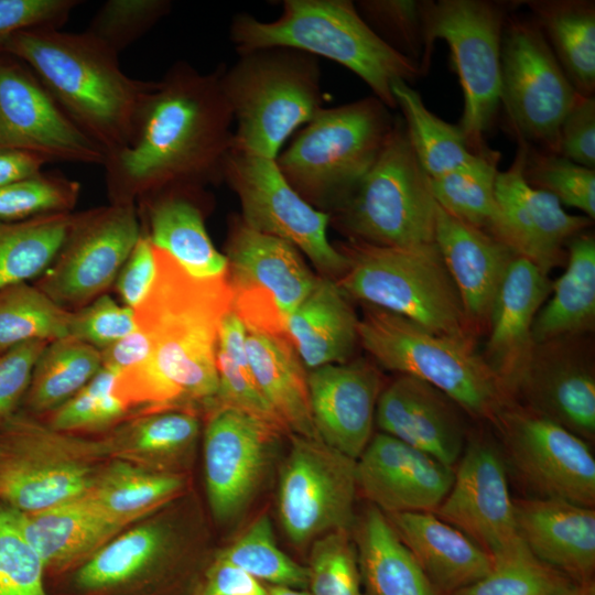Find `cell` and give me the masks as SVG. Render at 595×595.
<instances>
[{
	"label": "cell",
	"instance_id": "cell-16",
	"mask_svg": "<svg viewBox=\"0 0 595 595\" xmlns=\"http://www.w3.org/2000/svg\"><path fill=\"white\" fill-rule=\"evenodd\" d=\"M142 234L136 204L77 213L57 257L36 286L68 310L95 300L116 279Z\"/></svg>",
	"mask_w": 595,
	"mask_h": 595
},
{
	"label": "cell",
	"instance_id": "cell-19",
	"mask_svg": "<svg viewBox=\"0 0 595 595\" xmlns=\"http://www.w3.org/2000/svg\"><path fill=\"white\" fill-rule=\"evenodd\" d=\"M204 433V469L216 520L236 519L257 493L282 430L244 410L216 405Z\"/></svg>",
	"mask_w": 595,
	"mask_h": 595
},
{
	"label": "cell",
	"instance_id": "cell-54",
	"mask_svg": "<svg viewBox=\"0 0 595 595\" xmlns=\"http://www.w3.org/2000/svg\"><path fill=\"white\" fill-rule=\"evenodd\" d=\"M136 329L134 311L104 294L73 312L69 337L101 350Z\"/></svg>",
	"mask_w": 595,
	"mask_h": 595
},
{
	"label": "cell",
	"instance_id": "cell-55",
	"mask_svg": "<svg viewBox=\"0 0 595 595\" xmlns=\"http://www.w3.org/2000/svg\"><path fill=\"white\" fill-rule=\"evenodd\" d=\"M77 0H0V54L18 32L32 28H61Z\"/></svg>",
	"mask_w": 595,
	"mask_h": 595
},
{
	"label": "cell",
	"instance_id": "cell-21",
	"mask_svg": "<svg viewBox=\"0 0 595 595\" xmlns=\"http://www.w3.org/2000/svg\"><path fill=\"white\" fill-rule=\"evenodd\" d=\"M517 142L511 165L496 176L499 217L494 237L548 274L565 258L569 240L586 230L592 219L569 214L553 195L527 183L522 171L528 143Z\"/></svg>",
	"mask_w": 595,
	"mask_h": 595
},
{
	"label": "cell",
	"instance_id": "cell-28",
	"mask_svg": "<svg viewBox=\"0 0 595 595\" xmlns=\"http://www.w3.org/2000/svg\"><path fill=\"white\" fill-rule=\"evenodd\" d=\"M520 538L542 562L574 582L592 581L595 570V510L552 498L513 500Z\"/></svg>",
	"mask_w": 595,
	"mask_h": 595
},
{
	"label": "cell",
	"instance_id": "cell-18",
	"mask_svg": "<svg viewBox=\"0 0 595 595\" xmlns=\"http://www.w3.org/2000/svg\"><path fill=\"white\" fill-rule=\"evenodd\" d=\"M0 149L36 154L47 162L104 165L106 152L62 110L21 61L0 54Z\"/></svg>",
	"mask_w": 595,
	"mask_h": 595
},
{
	"label": "cell",
	"instance_id": "cell-9",
	"mask_svg": "<svg viewBox=\"0 0 595 595\" xmlns=\"http://www.w3.org/2000/svg\"><path fill=\"white\" fill-rule=\"evenodd\" d=\"M436 208L430 177L397 117L371 167L329 217L350 240L407 247L434 242Z\"/></svg>",
	"mask_w": 595,
	"mask_h": 595
},
{
	"label": "cell",
	"instance_id": "cell-50",
	"mask_svg": "<svg viewBox=\"0 0 595 595\" xmlns=\"http://www.w3.org/2000/svg\"><path fill=\"white\" fill-rule=\"evenodd\" d=\"M307 572L312 595H363L357 550L349 530L333 531L316 539Z\"/></svg>",
	"mask_w": 595,
	"mask_h": 595
},
{
	"label": "cell",
	"instance_id": "cell-32",
	"mask_svg": "<svg viewBox=\"0 0 595 595\" xmlns=\"http://www.w3.org/2000/svg\"><path fill=\"white\" fill-rule=\"evenodd\" d=\"M358 323L337 281L318 277L309 296L286 318V336L304 367L344 364L354 353Z\"/></svg>",
	"mask_w": 595,
	"mask_h": 595
},
{
	"label": "cell",
	"instance_id": "cell-27",
	"mask_svg": "<svg viewBox=\"0 0 595 595\" xmlns=\"http://www.w3.org/2000/svg\"><path fill=\"white\" fill-rule=\"evenodd\" d=\"M516 393L526 400V408L585 441L594 439L595 377L573 351L555 348L554 342L536 345Z\"/></svg>",
	"mask_w": 595,
	"mask_h": 595
},
{
	"label": "cell",
	"instance_id": "cell-42",
	"mask_svg": "<svg viewBox=\"0 0 595 595\" xmlns=\"http://www.w3.org/2000/svg\"><path fill=\"white\" fill-rule=\"evenodd\" d=\"M100 350L73 337L50 342L34 366L25 404L34 412L55 410L101 368Z\"/></svg>",
	"mask_w": 595,
	"mask_h": 595
},
{
	"label": "cell",
	"instance_id": "cell-20",
	"mask_svg": "<svg viewBox=\"0 0 595 595\" xmlns=\"http://www.w3.org/2000/svg\"><path fill=\"white\" fill-rule=\"evenodd\" d=\"M457 464L452 487L433 513L494 558L521 541L505 462L491 443L473 439Z\"/></svg>",
	"mask_w": 595,
	"mask_h": 595
},
{
	"label": "cell",
	"instance_id": "cell-62",
	"mask_svg": "<svg viewBox=\"0 0 595 595\" xmlns=\"http://www.w3.org/2000/svg\"><path fill=\"white\" fill-rule=\"evenodd\" d=\"M563 595H595V584L592 581L575 583Z\"/></svg>",
	"mask_w": 595,
	"mask_h": 595
},
{
	"label": "cell",
	"instance_id": "cell-44",
	"mask_svg": "<svg viewBox=\"0 0 595 595\" xmlns=\"http://www.w3.org/2000/svg\"><path fill=\"white\" fill-rule=\"evenodd\" d=\"M499 153L493 151L479 163L430 178L437 205L455 218L494 236L498 224L495 183Z\"/></svg>",
	"mask_w": 595,
	"mask_h": 595
},
{
	"label": "cell",
	"instance_id": "cell-34",
	"mask_svg": "<svg viewBox=\"0 0 595 595\" xmlns=\"http://www.w3.org/2000/svg\"><path fill=\"white\" fill-rule=\"evenodd\" d=\"M163 534L141 526L112 538L73 572L75 595H144L162 552Z\"/></svg>",
	"mask_w": 595,
	"mask_h": 595
},
{
	"label": "cell",
	"instance_id": "cell-5",
	"mask_svg": "<svg viewBox=\"0 0 595 595\" xmlns=\"http://www.w3.org/2000/svg\"><path fill=\"white\" fill-rule=\"evenodd\" d=\"M220 65V85L232 113V148L275 159L285 141L323 108L318 58L288 47L238 54Z\"/></svg>",
	"mask_w": 595,
	"mask_h": 595
},
{
	"label": "cell",
	"instance_id": "cell-15",
	"mask_svg": "<svg viewBox=\"0 0 595 595\" xmlns=\"http://www.w3.org/2000/svg\"><path fill=\"white\" fill-rule=\"evenodd\" d=\"M281 470L278 512L288 538L298 545L314 542L354 522L356 459L320 439L290 434Z\"/></svg>",
	"mask_w": 595,
	"mask_h": 595
},
{
	"label": "cell",
	"instance_id": "cell-22",
	"mask_svg": "<svg viewBox=\"0 0 595 595\" xmlns=\"http://www.w3.org/2000/svg\"><path fill=\"white\" fill-rule=\"evenodd\" d=\"M357 490L385 515L434 512L454 468L391 435L375 434L356 459Z\"/></svg>",
	"mask_w": 595,
	"mask_h": 595
},
{
	"label": "cell",
	"instance_id": "cell-36",
	"mask_svg": "<svg viewBox=\"0 0 595 595\" xmlns=\"http://www.w3.org/2000/svg\"><path fill=\"white\" fill-rule=\"evenodd\" d=\"M355 545L370 595H439L387 516L375 506L359 520Z\"/></svg>",
	"mask_w": 595,
	"mask_h": 595
},
{
	"label": "cell",
	"instance_id": "cell-56",
	"mask_svg": "<svg viewBox=\"0 0 595 595\" xmlns=\"http://www.w3.org/2000/svg\"><path fill=\"white\" fill-rule=\"evenodd\" d=\"M47 344L44 340L26 342L0 356V428L17 413L36 360Z\"/></svg>",
	"mask_w": 595,
	"mask_h": 595
},
{
	"label": "cell",
	"instance_id": "cell-60",
	"mask_svg": "<svg viewBox=\"0 0 595 595\" xmlns=\"http://www.w3.org/2000/svg\"><path fill=\"white\" fill-rule=\"evenodd\" d=\"M151 351L149 336L141 328L100 350L102 366L123 371L142 364Z\"/></svg>",
	"mask_w": 595,
	"mask_h": 595
},
{
	"label": "cell",
	"instance_id": "cell-7",
	"mask_svg": "<svg viewBox=\"0 0 595 595\" xmlns=\"http://www.w3.org/2000/svg\"><path fill=\"white\" fill-rule=\"evenodd\" d=\"M393 122L374 96L323 107L294 133L277 165L307 203L329 214L371 167Z\"/></svg>",
	"mask_w": 595,
	"mask_h": 595
},
{
	"label": "cell",
	"instance_id": "cell-26",
	"mask_svg": "<svg viewBox=\"0 0 595 595\" xmlns=\"http://www.w3.org/2000/svg\"><path fill=\"white\" fill-rule=\"evenodd\" d=\"M434 242L472 326L488 323L499 288L518 256L493 235L455 218L439 205Z\"/></svg>",
	"mask_w": 595,
	"mask_h": 595
},
{
	"label": "cell",
	"instance_id": "cell-14",
	"mask_svg": "<svg viewBox=\"0 0 595 595\" xmlns=\"http://www.w3.org/2000/svg\"><path fill=\"white\" fill-rule=\"evenodd\" d=\"M237 194L242 221L303 252L324 277H342L347 257L327 237L328 213L307 203L285 180L275 159L231 148L223 173Z\"/></svg>",
	"mask_w": 595,
	"mask_h": 595
},
{
	"label": "cell",
	"instance_id": "cell-8",
	"mask_svg": "<svg viewBox=\"0 0 595 595\" xmlns=\"http://www.w3.org/2000/svg\"><path fill=\"white\" fill-rule=\"evenodd\" d=\"M338 249L348 267L337 283L348 298L472 339L474 327L435 242L385 247L350 240Z\"/></svg>",
	"mask_w": 595,
	"mask_h": 595
},
{
	"label": "cell",
	"instance_id": "cell-59",
	"mask_svg": "<svg viewBox=\"0 0 595 595\" xmlns=\"http://www.w3.org/2000/svg\"><path fill=\"white\" fill-rule=\"evenodd\" d=\"M198 595H269V592L247 572L217 558Z\"/></svg>",
	"mask_w": 595,
	"mask_h": 595
},
{
	"label": "cell",
	"instance_id": "cell-35",
	"mask_svg": "<svg viewBox=\"0 0 595 595\" xmlns=\"http://www.w3.org/2000/svg\"><path fill=\"white\" fill-rule=\"evenodd\" d=\"M566 268L532 324L536 345L593 329L595 322V238L586 230L566 245Z\"/></svg>",
	"mask_w": 595,
	"mask_h": 595
},
{
	"label": "cell",
	"instance_id": "cell-31",
	"mask_svg": "<svg viewBox=\"0 0 595 595\" xmlns=\"http://www.w3.org/2000/svg\"><path fill=\"white\" fill-rule=\"evenodd\" d=\"M386 516L439 595H452L490 572L491 558L433 512Z\"/></svg>",
	"mask_w": 595,
	"mask_h": 595
},
{
	"label": "cell",
	"instance_id": "cell-48",
	"mask_svg": "<svg viewBox=\"0 0 595 595\" xmlns=\"http://www.w3.org/2000/svg\"><path fill=\"white\" fill-rule=\"evenodd\" d=\"M424 0H359L356 9L391 48L418 63L425 54Z\"/></svg>",
	"mask_w": 595,
	"mask_h": 595
},
{
	"label": "cell",
	"instance_id": "cell-11",
	"mask_svg": "<svg viewBox=\"0 0 595 595\" xmlns=\"http://www.w3.org/2000/svg\"><path fill=\"white\" fill-rule=\"evenodd\" d=\"M509 7L488 0H424L423 4L422 73L425 75L430 67L435 41L444 40L464 96L458 126L479 153L489 151L484 137L500 106V46Z\"/></svg>",
	"mask_w": 595,
	"mask_h": 595
},
{
	"label": "cell",
	"instance_id": "cell-10",
	"mask_svg": "<svg viewBox=\"0 0 595 595\" xmlns=\"http://www.w3.org/2000/svg\"><path fill=\"white\" fill-rule=\"evenodd\" d=\"M109 456L86 440L15 413L0 428V502L35 512L85 496Z\"/></svg>",
	"mask_w": 595,
	"mask_h": 595
},
{
	"label": "cell",
	"instance_id": "cell-2",
	"mask_svg": "<svg viewBox=\"0 0 595 595\" xmlns=\"http://www.w3.org/2000/svg\"><path fill=\"white\" fill-rule=\"evenodd\" d=\"M153 248L155 278L133 310L151 351L142 364L118 374L113 391L128 410L192 411L199 404L213 409L218 392V327L232 303L226 273L195 278L167 252Z\"/></svg>",
	"mask_w": 595,
	"mask_h": 595
},
{
	"label": "cell",
	"instance_id": "cell-24",
	"mask_svg": "<svg viewBox=\"0 0 595 595\" xmlns=\"http://www.w3.org/2000/svg\"><path fill=\"white\" fill-rule=\"evenodd\" d=\"M459 410L452 399L433 386L400 375L380 392L375 421L382 433L454 468L466 437Z\"/></svg>",
	"mask_w": 595,
	"mask_h": 595
},
{
	"label": "cell",
	"instance_id": "cell-57",
	"mask_svg": "<svg viewBox=\"0 0 595 595\" xmlns=\"http://www.w3.org/2000/svg\"><path fill=\"white\" fill-rule=\"evenodd\" d=\"M559 154L595 170V98L578 95L564 117L559 134Z\"/></svg>",
	"mask_w": 595,
	"mask_h": 595
},
{
	"label": "cell",
	"instance_id": "cell-17",
	"mask_svg": "<svg viewBox=\"0 0 595 595\" xmlns=\"http://www.w3.org/2000/svg\"><path fill=\"white\" fill-rule=\"evenodd\" d=\"M494 424L520 478L539 497L592 507L595 458L585 440L526 407L509 404Z\"/></svg>",
	"mask_w": 595,
	"mask_h": 595
},
{
	"label": "cell",
	"instance_id": "cell-1",
	"mask_svg": "<svg viewBox=\"0 0 595 595\" xmlns=\"http://www.w3.org/2000/svg\"><path fill=\"white\" fill-rule=\"evenodd\" d=\"M232 125L220 66L202 73L174 63L144 96L130 142L106 158L110 203L137 204L171 188L223 181Z\"/></svg>",
	"mask_w": 595,
	"mask_h": 595
},
{
	"label": "cell",
	"instance_id": "cell-41",
	"mask_svg": "<svg viewBox=\"0 0 595 595\" xmlns=\"http://www.w3.org/2000/svg\"><path fill=\"white\" fill-rule=\"evenodd\" d=\"M77 213L0 220V290L41 277L61 251Z\"/></svg>",
	"mask_w": 595,
	"mask_h": 595
},
{
	"label": "cell",
	"instance_id": "cell-46",
	"mask_svg": "<svg viewBox=\"0 0 595 595\" xmlns=\"http://www.w3.org/2000/svg\"><path fill=\"white\" fill-rule=\"evenodd\" d=\"M218 558L258 581L294 588L307 586V567L298 564L277 545L267 515L252 522Z\"/></svg>",
	"mask_w": 595,
	"mask_h": 595
},
{
	"label": "cell",
	"instance_id": "cell-47",
	"mask_svg": "<svg viewBox=\"0 0 595 595\" xmlns=\"http://www.w3.org/2000/svg\"><path fill=\"white\" fill-rule=\"evenodd\" d=\"M522 173L529 185L550 193L562 206L595 218V170L528 144Z\"/></svg>",
	"mask_w": 595,
	"mask_h": 595
},
{
	"label": "cell",
	"instance_id": "cell-37",
	"mask_svg": "<svg viewBox=\"0 0 595 595\" xmlns=\"http://www.w3.org/2000/svg\"><path fill=\"white\" fill-rule=\"evenodd\" d=\"M526 6L577 94L595 93V2L529 0Z\"/></svg>",
	"mask_w": 595,
	"mask_h": 595
},
{
	"label": "cell",
	"instance_id": "cell-25",
	"mask_svg": "<svg viewBox=\"0 0 595 595\" xmlns=\"http://www.w3.org/2000/svg\"><path fill=\"white\" fill-rule=\"evenodd\" d=\"M552 283L531 261L516 257L493 304L483 357L511 397L532 357V324Z\"/></svg>",
	"mask_w": 595,
	"mask_h": 595
},
{
	"label": "cell",
	"instance_id": "cell-3",
	"mask_svg": "<svg viewBox=\"0 0 595 595\" xmlns=\"http://www.w3.org/2000/svg\"><path fill=\"white\" fill-rule=\"evenodd\" d=\"M40 26L15 33L4 45L40 79L66 116L106 154L131 140L151 80L129 77L119 55L84 32Z\"/></svg>",
	"mask_w": 595,
	"mask_h": 595
},
{
	"label": "cell",
	"instance_id": "cell-6",
	"mask_svg": "<svg viewBox=\"0 0 595 595\" xmlns=\"http://www.w3.org/2000/svg\"><path fill=\"white\" fill-rule=\"evenodd\" d=\"M358 338L380 366L425 381L475 418L494 423L511 404L470 338L439 334L370 305L359 320Z\"/></svg>",
	"mask_w": 595,
	"mask_h": 595
},
{
	"label": "cell",
	"instance_id": "cell-13",
	"mask_svg": "<svg viewBox=\"0 0 595 595\" xmlns=\"http://www.w3.org/2000/svg\"><path fill=\"white\" fill-rule=\"evenodd\" d=\"M225 256L231 307L246 328L286 335V318L318 278L300 251L283 239L248 227L238 216L230 223Z\"/></svg>",
	"mask_w": 595,
	"mask_h": 595
},
{
	"label": "cell",
	"instance_id": "cell-40",
	"mask_svg": "<svg viewBox=\"0 0 595 595\" xmlns=\"http://www.w3.org/2000/svg\"><path fill=\"white\" fill-rule=\"evenodd\" d=\"M199 420L190 410L150 412L104 439L108 455L139 466L164 465L194 445Z\"/></svg>",
	"mask_w": 595,
	"mask_h": 595
},
{
	"label": "cell",
	"instance_id": "cell-51",
	"mask_svg": "<svg viewBox=\"0 0 595 595\" xmlns=\"http://www.w3.org/2000/svg\"><path fill=\"white\" fill-rule=\"evenodd\" d=\"M118 374L101 366L86 386L54 410L48 425L67 433L100 429L119 421L129 410L113 391Z\"/></svg>",
	"mask_w": 595,
	"mask_h": 595
},
{
	"label": "cell",
	"instance_id": "cell-43",
	"mask_svg": "<svg viewBox=\"0 0 595 595\" xmlns=\"http://www.w3.org/2000/svg\"><path fill=\"white\" fill-rule=\"evenodd\" d=\"M72 314L29 282L0 290V356L26 342L69 337Z\"/></svg>",
	"mask_w": 595,
	"mask_h": 595
},
{
	"label": "cell",
	"instance_id": "cell-53",
	"mask_svg": "<svg viewBox=\"0 0 595 595\" xmlns=\"http://www.w3.org/2000/svg\"><path fill=\"white\" fill-rule=\"evenodd\" d=\"M171 9L169 0H108L97 11L86 32L119 55Z\"/></svg>",
	"mask_w": 595,
	"mask_h": 595
},
{
	"label": "cell",
	"instance_id": "cell-39",
	"mask_svg": "<svg viewBox=\"0 0 595 595\" xmlns=\"http://www.w3.org/2000/svg\"><path fill=\"white\" fill-rule=\"evenodd\" d=\"M180 476L113 459L101 466L85 497L123 528L174 498Z\"/></svg>",
	"mask_w": 595,
	"mask_h": 595
},
{
	"label": "cell",
	"instance_id": "cell-12",
	"mask_svg": "<svg viewBox=\"0 0 595 595\" xmlns=\"http://www.w3.org/2000/svg\"><path fill=\"white\" fill-rule=\"evenodd\" d=\"M578 95L533 19L508 15L500 46L499 105L516 140L559 153L561 123Z\"/></svg>",
	"mask_w": 595,
	"mask_h": 595
},
{
	"label": "cell",
	"instance_id": "cell-49",
	"mask_svg": "<svg viewBox=\"0 0 595 595\" xmlns=\"http://www.w3.org/2000/svg\"><path fill=\"white\" fill-rule=\"evenodd\" d=\"M79 183L50 173H39L0 187V220L20 221L37 216L69 213L75 206Z\"/></svg>",
	"mask_w": 595,
	"mask_h": 595
},
{
	"label": "cell",
	"instance_id": "cell-4",
	"mask_svg": "<svg viewBox=\"0 0 595 595\" xmlns=\"http://www.w3.org/2000/svg\"><path fill=\"white\" fill-rule=\"evenodd\" d=\"M229 39L238 54L288 47L334 61L357 75L390 110L397 109L392 84H411L423 76L418 63L367 25L350 0H284L281 15L272 21L237 13Z\"/></svg>",
	"mask_w": 595,
	"mask_h": 595
},
{
	"label": "cell",
	"instance_id": "cell-30",
	"mask_svg": "<svg viewBox=\"0 0 595 595\" xmlns=\"http://www.w3.org/2000/svg\"><path fill=\"white\" fill-rule=\"evenodd\" d=\"M14 511L22 534L51 574L74 572L123 528L85 496L41 511Z\"/></svg>",
	"mask_w": 595,
	"mask_h": 595
},
{
	"label": "cell",
	"instance_id": "cell-63",
	"mask_svg": "<svg viewBox=\"0 0 595 595\" xmlns=\"http://www.w3.org/2000/svg\"><path fill=\"white\" fill-rule=\"evenodd\" d=\"M268 588L269 595H312L305 591L294 587L271 585Z\"/></svg>",
	"mask_w": 595,
	"mask_h": 595
},
{
	"label": "cell",
	"instance_id": "cell-52",
	"mask_svg": "<svg viewBox=\"0 0 595 595\" xmlns=\"http://www.w3.org/2000/svg\"><path fill=\"white\" fill-rule=\"evenodd\" d=\"M44 564L22 534L14 509L0 502V595H47Z\"/></svg>",
	"mask_w": 595,
	"mask_h": 595
},
{
	"label": "cell",
	"instance_id": "cell-29",
	"mask_svg": "<svg viewBox=\"0 0 595 595\" xmlns=\"http://www.w3.org/2000/svg\"><path fill=\"white\" fill-rule=\"evenodd\" d=\"M203 187L171 188L138 202L142 231L191 275H224L227 258L214 246L205 227Z\"/></svg>",
	"mask_w": 595,
	"mask_h": 595
},
{
	"label": "cell",
	"instance_id": "cell-33",
	"mask_svg": "<svg viewBox=\"0 0 595 595\" xmlns=\"http://www.w3.org/2000/svg\"><path fill=\"white\" fill-rule=\"evenodd\" d=\"M247 355L261 394L285 431L320 439L312 415L307 374L288 336L247 329Z\"/></svg>",
	"mask_w": 595,
	"mask_h": 595
},
{
	"label": "cell",
	"instance_id": "cell-58",
	"mask_svg": "<svg viewBox=\"0 0 595 595\" xmlns=\"http://www.w3.org/2000/svg\"><path fill=\"white\" fill-rule=\"evenodd\" d=\"M154 248L142 231L117 275L116 288L123 304L134 310L147 296L155 278Z\"/></svg>",
	"mask_w": 595,
	"mask_h": 595
},
{
	"label": "cell",
	"instance_id": "cell-61",
	"mask_svg": "<svg viewBox=\"0 0 595 595\" xmlns=\"http://www.w3.org/2000/svg\"><path fill=\"white\" fill-rule=\"evenodd\" d=\"M46 163L33 153L0 149V187L41 173Z\"/></svg>",
	"mask_w": 595,
	"mask_h": 595
},
{
	"label": "cell",
	"instance_id": "cell-23",
	"mask_svg": "<svg viewBox=\"0 0 595 595\" xmlns=\"http://www.w3.org/2000/svg\"><path fill=\"white\" fill-rule=\"evenodd\" d=\"M312 415L318 437L357 459L370 439L381 378L365 361L333 364L307 374Z\"/></svg>",
	"mask_w": 595,
	"mask_h": 595
},
{
	"label": "cell",
	"instance_id": "cell-45",
	"mask_svg": "<svg viewBox=\"0 0 595 595\" xmlns=\"http://www.w3.org/2000/svg\"><path fill=\"white\" fill-rule=\"evenodd\" d=\"M491 561L485 577L452 595H563L576 583L539 560L522 539Z\"/></svg>",
	"mask_w": 595,
	"mask_h": 595
},
{
	"label": "cell",
	"instance_id": "cell-38",
	"mask_svg": "<svg viewBox=\"0 0 595 595\" xmlns=\"http://www.w3.org/2000/svg\"><path fill=\"white\" fill-rule=\"evenodd\" d=\"M391 90L411 148L430 178L473 166L493 152L474 150L459 126L448 123L429 110L420 93L409 83L396 80Z\"/></svg>",
	"mask_w": 595,
	"mask_h": 595
}]
</instances>
